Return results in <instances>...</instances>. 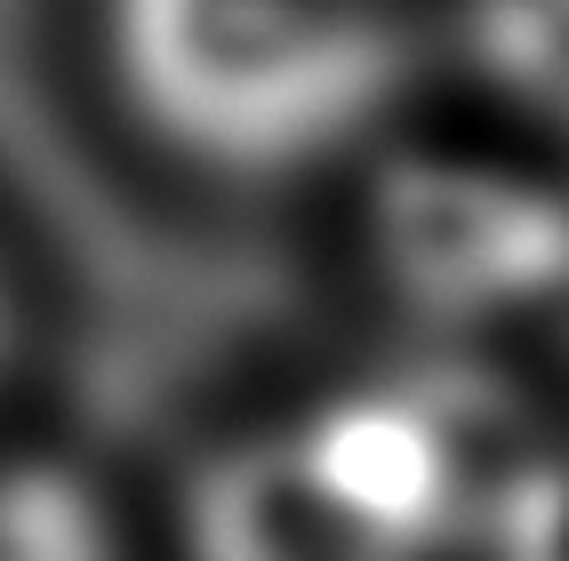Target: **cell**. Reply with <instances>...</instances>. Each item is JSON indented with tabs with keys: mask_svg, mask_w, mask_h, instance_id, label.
Wrapping results in <instances>:
<instances>
[{
	"mask_svg": "<svg viewBox=\"0 0 569 561\" xmlns=\"http://www.w3.org/2000/svg\"><path fill=\"white\" fill-rule=\"evenodd\" d=\"M89 64L137 161L201 201L353 169L417 81L409 0H89Z\"/></svg>",
	"mask_w": 569,
	"mask_h": 561,
	"instance_id": "cell-1",
	"label": "cell"
},
{
	"mask_svg": "<svg viewBox=\"0 0 569 561\" xmlns=\"http://www.w3.org/2000/svg\"><path fill=\"white\" fill-rule=\"evenodd\" d=\"M0 561H137V521L72 449L0 433Z\"/></svg>",
	"mask_w": 569,
	"mask_h": 561,
	"instance_id": "cell-2",
	"label": "cell"
},
{
	"mask_svg": "<svg viewBox=\"0 0 569 561\" xmlns=\"http://www.w3.org/2000/svg\"><path fill=\"white\" fill-rule=\"evenodd\" d=\"M41 337H49V305H41V273L17 249V233L0 224V433L17 425V401L41 369Z\"/></svg>",
	"mask_w": 569,
	"mask_h": 561,
	"instance_id": "cell-3",
	"label": "cell"
}]
</instances>
